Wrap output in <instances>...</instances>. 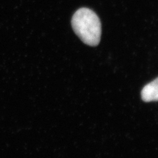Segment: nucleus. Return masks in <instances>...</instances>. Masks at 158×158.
<instances>
[{
    "mask_svg": "<svg viewBox=\"0 0 158 158\" xmlns=\"http://www.w3.org/2000/svg\"><path fill=\"white\" fill-rule=\"evenodd\" d=\"M72 25L75 34L85 44L91 46L98 45L102 25L94 12L87 8H80L73 15Z\"/></svg>",
    "mask_w": 158,
    "mask_h": 158,
    "instance_id": "obj_1",
    "label": "nucleus"
},
{
    "mask_svg": "<svg viewBox=\"0 0 158 158\" xmlns=\"http://www.w3.org/2000/svg\"><path fill=\"white\" fill-rule=\"evenodd\" d=\"M141 97L144 102H158V77L143 88Z\"/></svg>",
    "mask_w": 158,
    "mask_h": 158,
    "instance_id": "obj_2",
    "label": "nucleus"
}]
</instances>
